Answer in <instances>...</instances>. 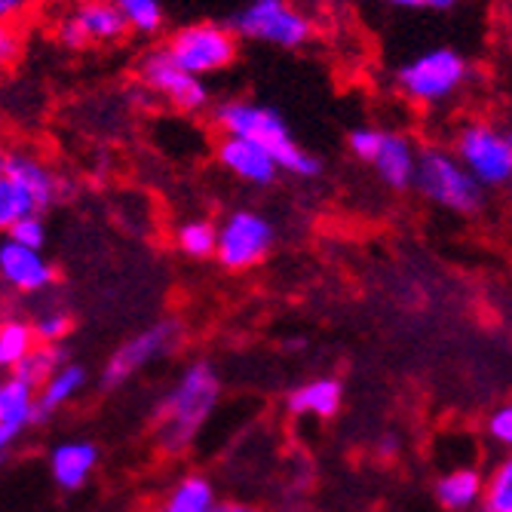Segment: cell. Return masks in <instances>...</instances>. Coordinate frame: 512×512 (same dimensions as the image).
<instances>
[{
    "label": "cell",
    "mask_w": 512,
    "mask_h": 512,
    "mask_svg": "<svg viewBox=\"0 0 512 512\" xmlns=\"http://www.w3.org/2000/svg\"><path fill=\"white\" fill-rule=\"evenodd\" d=\"M215 126L224 135L249 138V142L267 148L270 157L276 160L279 172H289V175H298V178L322 175V160L313 157L310 151H304L292 138L286 120L267 105H255V102H246V99L221 102L215 108Z\"/></svg>",
    "instance_id": "1"
},
{
    "label": "cell",
    "mask_w": 512,
    "mask_h": 512,
    "mask_svg": "<svg viewBox=\"0 0 512 512\" xmlns=\"http://www.w3.org/2000/svg\"><path fill=\"white\" fill-rule=\"evenodd\" d=\"M218 375L212 371L209 362H194L188 371L181 375V381L175 384V390L169 393V399L160 408V421H157V439L169 454L184 451L200 424L209 417V411L218 402Z\"/></svg>",
    "instance_id": "2"
},
{
    "label": "cell",
    "mask_w": 512,
    "mask_h": 512,
    "mask_svg": "<svg viewBox=\"0 0 512 512\" xmlns=\"http://www.w3.org/2000/svg\"><path fill=\"white\" fill-rule=\"evenodd\" d=\"M411 188L421 191L430 203L445 206L460 215H476L485 206V188L463 169V163L448 148L417 151Z\"/></svg>",
    "instance_id": "3"
},
{
    "label": "cell",
    "mask_w": 512,
    "mask_h": 512,
    "mask_svg": "<svg viewBox=\"0 0 512 512\" xmlns=\"http://www.w3.org/2000/svg\"><path fill=\"white\" fill-rule=\"evenodd\" d=\"M467 77H470L467 59L448 50V46H436V50L405 62L396 71V86L414 105H439L451 99Z\"/></svg>",
    "instance_id": "4"
},
{
    "label": "cell",
    "mask_w": 512,
    "mask_h": 512,
    "mask_svg": "<svg viewBox=\"0 0 512 512\" xmlns=\"http://www.w3.org/2000/svg\"><path fill=\"white\" fill-rule=\"evenodd\" d=\"M163 50L178 68L206 80L209 74L224 71L237 59L240 43H237V34L230 31V25L203 22V25H184L172 31Z\"/></svg>",
    "instance_id": "5"
},
{
    "label": "cell",
    "mask_w": 512,
    "mask_h": 512,
    "mask_svg": "<svg viewBox=\"0 0 512 512\" xmlns=\"http://www.w3.org/2000/svg\"><path fill=\"white\" fill-rule=\"evenodd\" d=\"M454 157L482 188H503L512 178V142L494 123L473 120L463 126L454 138Z\"/></svg>",
    "instance_id": "6"
},
{
    "label": "cell",
    "mask_w": 512,
    "mask_h": 512,
    "mask_svg": "<svg viewBox=\"0 0 512 512\" xmlns=\"http://www.w3.org/2000/svg\"><path fill=\"white\" fill-rule=\"evenodd\" d=\"M230 31L255 43L279 46V50H298L313 37V22L289 0H252L234 16Z\"/></svg>",
    "instance_id": "7"
},
{
    "label": "cell",
    "mask_w": 512,
    "mask_h": 512,
    "mask_svg": "<svg viewBox=\"0 0 512 512\" xmlns=\"http://www.w3.org/2000/svg\"><path fill=\"white\" fill-rule=\"evenodd\" d=\"M273 240H276V230L261 212L237 209L215 227L212 258H218V264L227 270H249L270 255Z\"/></svg>",
    "instance_id": "8"
},
{
    "label": "cell",
    "mask_w": 512,
    "mask_h": 512,
    "mask_svg": "<svg viewBox=\"0 0 512 512\" xmlns=\"http://www.w3.org/2000/svg\"><path fill=\"white\" fill-rule=\"evenodd\" d=\"M138 80H142L151 92H157V96H163L175 111H184V114L206 111L209 99H212L206 80L178 68L163 46L160 50H151L142 59V65H138Z\"/></svg>",
    "instance_id": "9"
},
{
    "label": "cell",
    "mask_w": 512,
    "mask_h": 512,
    "mask_svg": "<svg viewBox=\"0 0 512 512\" xmlns=\"http://www.w3.org/2000/svg\"><path fill=\"white\" fill-rule=\"evenodd\" d=\"M126 31V19L111 0H83L56 25V37L68 50H83L89 43H117Z\"/></svg>",
    "instance_id": "10"
},
{
    "label": "cell",
    "mask_w": 512,
    "mask_h": 512,
    "mask_svg": "<svg viewBox=\"0 0 512 512\" xmlns=\"http://www.w3.org/2000/svg\"><path fill=\"white\" fill-rule=\"evenodd\" d=\"M178 341V322L172 319H163L157 325H151V329L138 332L132 341H126L111 359H108V368H105V378L102 384L105 387H117L123 384L129 375H135L138 368H145L151 359L169 353Z\"/></svg>",
    "instance_id": "11"
},
{
    "label": "cell",
    "mask_w": 512,
    "mask_h": 512,
    "mask_svg": "<svg viewBox=\"0 0 512 512\" xmlns=\"http://www.w3.org/2000/svg\"><path fill=\"white\" fill-rule=\"evenodd\" d=\"M218 163L252 188H270V184L279 178V166L270 157L267 148L249 142V138H237V135H221V142L215 148Z\"/></svg>",
    "instance_id": "12"
},
{
    "label": "cell",
    "mask_w": 512,
    "mask_h": 512,
    "mask_svg": "<svg viewBox=\"0 0 512 512\" xmlns=\"http://www.w3.org/2000/svg\"><path fill=\"white\" fill-rule=\"evenodd\" d=\"M0 279L16 292L34 295L56 283V270L40 249H28L4 237V243H0Z\"/></svg>",
    "instance_id": "13"
},
{
    "label": "cell",
    "mask_w": 512,
    "mask_h": 512,
    "mask_svg": "<svg viewBox=\"0 0 512 512\" xmlns=\"http://www.w3.org/2000/svg\"><path fill=\"white\" fill-rule=\"evenodd\" d=\"M368 166H375L378 178L393 191H405L414 181V166H417V148L408 135L402 132H384L381 145L371 157Z\"/></svg>",
    "instance_id": "14"
},
{
    "label": "cell",
    "mask_w": 512,
    "mask_h": 512,
    "mask_svg": "<svg viewBox=\"0 0 512 512\" xmlns=\"http://www.w3.org/2000/svg\"><path fill=\"white\" fill-rule=\"evenodd\" d=\"M96 463H99V448L92 442H65L50 454L53 479L65 491H77L89 479V473L96 470Z\"/></svg>",
    "instance_id": "15"
},
{
    "label": "cell",
    "mask_w": 512,
    "mask_h": 512,
    "mask_svg": "<svg viewBox=\"0 0 512 512\" xmlns=\"http://www.w3.org/2000/svg\"><path fill=\"white\" fill-rule=\"evenodd\" d=\"M40 212L43 209L34 191L25 184V178L4 163V172H0V234H7V227L16 224L19 218L40 215Z\"/></svg>",
    "instance_id": "16"
},
{
    "label": "cell",
    "mask_w": 512,
    "mask_h": 512,
    "mask_svg": "<svg viewBox=\"0 0 512 512\" xmlns=\"http://www.w3.org/2000/svg\"><path fill=\"white\" fill-rule=\"evenodd\" d=\"M86 384V368L80 365H62L53 371V378L40 387V396H34V421H46L56 408L71 402Z\"/></svg>",
    "instance_id": "17"
},
{
    "label": "cell",
    "mask_w": 512,
    "mask_h": 512,
    "mask_svg": "<svg viewBox=\"0 0 512 512\" xmlns=\"http://www.w3.org/2000/svg\"><path fill=\"white\" fill-rule=\"evenodd\" d=\"M65 365V347L62 344H37L13 365V378L28 384L31 390H40L53 378V371Z\"/></svg>",
    "instance_id": "18"
},
{
    "label": "cell",
    "mask_w": 512,
    "mask_h": 512,
    "mask_svg": "<svg viewBox=\"0 0 512 512\" xmlns=\"http://www.w3.org/2000/svg\"><path fill=\"white\" fill-rule=\"evenodd\" d=\"M289 411L295 417L316 414V417H335L341 411V384L332 378H319L304 387H298L289 396Z\"/></svg>",
    "instance_id": "19"
},
{
    "label": "cell",
    "mask_w": 512,
    "mask_h": 512,
    "mask_svg": "<svg viewBox=\"0 0 512 512\" xmlns=\"http://www.w3.org/2000/svg\"><path fill=\"white\" fill-rule=\"evenodd\" d=\"M482 494V476L476 470H457L448 473L445 479H439L436 485V497L445 509L451 512H463V509H473L479 503Z\"/></svg>",
    "instance_id": "20"
},
{
    "label": "cell",
    "mask_w": 512,
    "mask_h": 512,
    "mask_svg": "<svg viewBox=\"0 0 512 512\" xmlns=\"http://www.w3.org/2000/svg\"><path fill=\"white\" fill-rule=\"evenodd\" d=\"M34 421V390L16 378L4 381V390H0V424H16V427H28Z\"/></svg>",
    "instance_id": "21"
},
{
    "label": "cell",
    "mask_w": 512,
    "mask_h": 512,
    "mask_svg": "<svg viewBox=\"0 0 512 512\" xmlns=\"http://www.w3.org/2000/svg\"><path fill=\"white\" fill-rule=\"evenodd\" d=\"M215 506L212 497V485L200 476H188L181 479L172 491V497L166 500L163 512H209Z\"/></svg>",
    "instance_id": "22"
},
{
    "label": "cell",
    "mask_w": 512,
    "mask_h": 512,
    "mask_svg": "<svg viewBox=\"0 0 512 512\" xmlns=\"http://www.w3.org/2000/svg\"><path fill=\"white\" fill-rule=\"evenodd\" d=\"M117 13L126 19L129 31L138 34H157L163 28V4L160 0H111Z\"/></svg>",
    "instance_id": "23"
},
{
    "label": "cell",
    "mask_w": 512,
    "mask_h": 512,
    "mask_svg": "<svg viewBox=\"0 0 512 512\" xmlns=\"http://www.w3.org/2000/svg\"><path fill=\"white\" fill-rule=\"evenodd\" d=\"M175 243L188 258H212L215 255V224L206 218L184 221L175 234Z\"/></svg>",
    "instance_id": "24"
},
{
    "label": "cell",
    "mask_w": 512,
    "mask_h": 512,
    "mask_svg": "<svg viewBox=\"0 0 512 512\" xmlns=\"http://www.w3.org/2000/svg\"><path fill=\"white\" fill-rule=\"evenodd\" d=\"M34 347V332L28 322L10 319L0 325V368H13Z\"/></svg>",
    "instance_id": "25"
},
{
    "label": "cell",
    "mask_w": 512,
    "mask_h": 512,
    "mask_svg": "<svg viewBox=\"0 0 512 512\" xmlns=\"http://www.w3.org/2000/svg\"><path fill=\"white\" fill-rule=\"evenodd\" d=\"M482 512H512V463H500L494 476L482 482Z\"/></svg>",
    "instance_id": "26"
},
{
    "label": "cell",
    "mask_w": 512,
    "mask_h": 512,
    "mask_svg": "<svg viewBox=\"0 0 512 512\" xmlns=\"http://www.w3.org/2000/svg\"><path fill=\"white\" fill-rule=\"evenodd\" d=\"M31 332L37 344H59L71 332V316L62 310H46L31 322Z\"/></svg>",
    "instance_id": "27"
},
{
    "label": "cell",
    "mask_w": 512,
    "mask_h": 512,
    "mask_svg": "<svg viewBox=\"0 0 512 512\" xmlns=\"http://www.w3.org/2000/svg\"><path fill=\"white\" fill-rule=\"evenodd\" d=\"M7 237L19 246H28V249H43L46 246V224L40 215H25L19 218L16 224L7 227Z\"/></svg>",
    "instance_id": "28"
},
{
    "label": "cell",
    "mask_w": 512,
    "mask_h": 512,
    "mask_svg": "<svg viewBox=\"0 0 512 512\" xmlns=\"http://www.w3.org/2000/svg\"><path fill=\"white\" fill-rule=\"evenodd\" d=\"M381 135L384 129H371V126H359L347 135V148L356 160L362 163H371V157H375L378 145H381Z\"/></svg>",
    "instance_id": "29"
},
{
    "label": "cell",
    "mask_w": 512,
    "mask_h": 512,
    "mask_svg": "<svg viewBox=\"0 0 512 512\" xmlns=\"http://www.w3.org/2000/svg\"><path fill=\"white\" fill-rule=\"evenodd\" d=\"M22 56V34L13 22H0V68L13 65Z\"/></svg>",
    "instance_id": "30"
},
{
    "label": "cell",
    "mask_w": 512,
    "mask_h": 512,
    "mask_svg": "<svg viewBox=\"0 0 512 512\" xmlns=\"http://www.w3.org/2000/svg\"><path fill=\"white\" fill-rule=\"evenodd\" d=\"M488 433L500 442V445H509L512 442V411L503 405L491 414V421H488Z\"/></svg>",
    "instance_id": "31"
},
{
    "label": "cell",
    "mask_w": 512,
    "mask_h": 512,
    "mask_svg": "<svg viewBox=\"0 0 512 512\" xmlns=\"http://www.w3.org/2000/svg\"><path fill=\"white\" fill-rule=\"evenodd\" d=\"M31 7V0H0V22H13Z\"/></svg>",
    "instance_id": "32"
},
{
    "label": "cell",
    "mask_w": 512,
    "mask_h": 512,
    "mask_svg": "<svg viewBox=\"0 0 512 512\" xmlns=\"http://www.w3.org/2000/svg\"><path fill=\"white\" fill-rule=\"evenodd\" d=\"M19 433H22V427H16V424H0V457H4L7 448L19 439Z\"/></svg>",
    "instance_id": "33"
},
{
    "label": "cell",
    "mask_w": 512,
    "mask_h": 512,
    "mask_svg": "<svg viewBox=\"0 0 512 512\" xmlns=\"http://www.w3.org/2000/svg\"><path fill=\"white\" fill-rule=\"evenodd\" d=\"M387 4L402 7V10H421V7H424V0H387Z\"/></svg>",
    "instance_id": "34"
},
{
    "label": "cell",
    "mask_w": 512,
    "mask_h": 512,
    "mask_svg": "<svg viewBox=\"0 0 512 512\" xmlns=\"http://www.w3.org/2000/svg\"><path fill=\"white\" fill-rule=\"evenodd\" d=\"M454 4H460V0H424V7H433V10H448Z\"/></svg>",
    "instance_id": "35"
},
{
    "label": "cell",
    "mask_w": 512,
    "mask_h": 512,
    "mask_svg": "<svg viewBox=\"0 0 512 512\" xmlns=\"http://www.w3.org/2000/svg\"><path fill=\"white\" fill-rule=\"evenodd\" d=\"M209 512H255V509H249V506H212Z\"/></svg>",
    "instance_id": "36"
},
{
    "label": "cell",
    "mask_w": 512,
    "mask_h": 512,
    "mask_svg": "<svg viewBox=\"0 0 512 512\" xmlns=\"http://www.w3.org/2000/svg\"><path fill=\"white\" fill-rule=\"evenodd\" d=\"M4 157H7V154H4V148H0V172H4Z\"/></svg>",
    "instance_id": "37"
},
{
    "label": "cell",
    "mask_w": 512,
    "mask_h": 512,
    "mask_svg": "<svg viewBox=\"0 0 512 512\" xmlns=\"http://www.w3.org/2000/svg\"><path fill=\"white\" fill-rule=\"evenodd\" d=\"M0 390H4V381H0Z\"/></svg>",
    "instance_id": "38"
}]
</instances>
